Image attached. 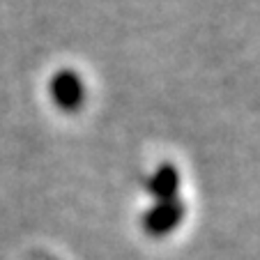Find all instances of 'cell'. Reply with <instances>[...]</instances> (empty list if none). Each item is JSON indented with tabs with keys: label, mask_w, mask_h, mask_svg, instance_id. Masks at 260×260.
<instances>
[{
	"label": "cell",
	"mask_w": 260,
	"mask_h": 260,
	"mask_svg": "<svg viewBox=\"0 0 260 260\" xmlns=\"http://www.w3.org/2000/svg\"><path fill=\"white\" fill-rule=\"evenodd\" d=\"M46 94L60 113L67 115L79 113L88 102V88H85L83 76L69 67H62L51 74L49 83H46Z\"/></svg>",
	"instance_id": "6da1fadb"
},
{
	"label": "cell",
	"mask_w": 260,
	"mask_h": 260,
	"mask_svg": "<svg viewBox=\"0 0 260 260\" xmlns=\"http://www.w3.org/2000/svg\"><path fill=\"white\" fill-rule=\"evenodd\" d=\"M187 216V205L182 198H173V201H154L141 216V228L145 235L161 240V237L171 235L177 226Z\"/></svg>",
	"instance_id": "7a4b0ae2"
},
{
	"label": "cell",
	"mask_w": 260,
	"mask_h": 260,
	"mask_svg": "<svg viewBox=\"0 0 260 260\" xmlns=\"http://www.w3.org/2000/svg\"><path fill=\"white\" fill-rule=\"evenodd\" d=\"M180 184H182V175L177 171V166L164 161L147 175L145 191L154 201H173V198H180Z\"/></svg>",
	"instance_id": "3957f363"
}]
</instances>
